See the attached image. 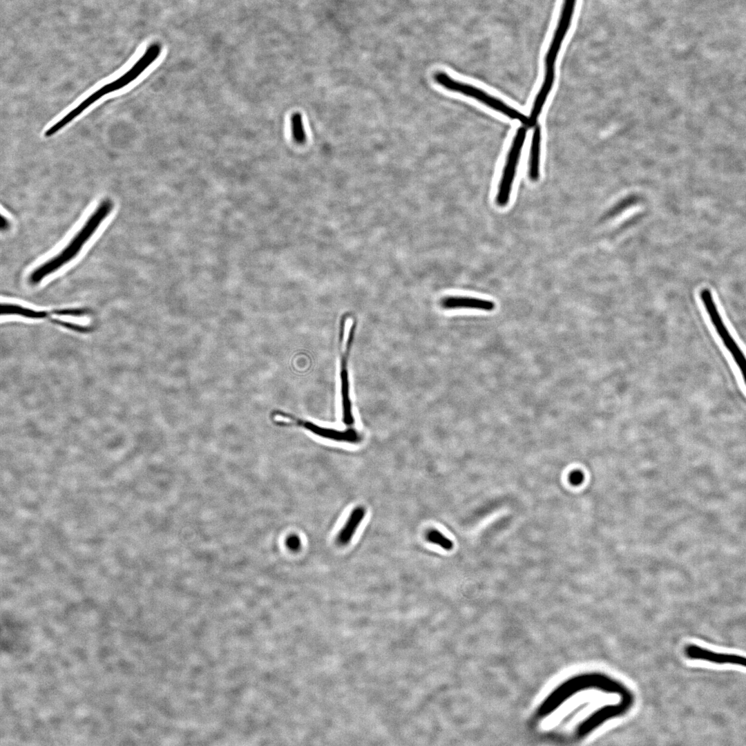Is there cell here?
I'll return each mask as SVG.
<instances>
[{
  "label": "cell",
  "instance_id": "12",
  "mask_svg": "<svg viewBox=\"0 0 746 746\" xmlns=\"http://www.w3.org/2000/svg\"><path fill=\"white\" fill-rule=\"evenodd\" d=\"M290 123L294 140L297 144H303L306 141V132L301 114L298 112L293 113L291 116Z\"/></svg>",
  "mask_w": 746,
  "mask_h": 746
},
{
  "label": "cell",
  "instance_id": "14",
  "mask_svg": "<svg viewBox=\"0 0 746 746\" xmlns=\"http://www.w3.org/2000/svg\"><path fill=\"white\" fill-rule=\"evenodd\" d=\"M286 545L292 551H297L301 547V540L296 535H291L287 538Z\"/></svg>",
  "mask_w": 746,
  "mask_h": 746
},
{
  "label": "cell",
  "instance_id": "4",
  "mask_svg": "<svg viewBox=\"0 0 746 746\" xmlns=\"http://www.w3.org/2000/svg\"><path fill=\"white\" fill-rule=\"evenodd\" d=\"M271 414L274 421L278 423L298 426L327 441L342 443H358L361 439L360 434L354 429L338 430L324 427L279 410L273 412Z\"/></svg>",
  "mask_w": 746,
  "mask_h": 746
},
{
  "label": "cell",
  "instance_id": "8",
  "mask_svg": "<svg viewBox=\"0 0 746 746\" xmlns=\"http://www.w3.org/2000/svg\"><path fill=\"white\" fill-rule=\"evenodd\" d=\"M440 304L446 309H472L490 312L495 308V303L492 300L468 296H446L441 300Z\"/></svg>",
  "mask_w": 746,
  "mask_h": 746
},
{
  "label": "cell",
  "instance_id": "1",
  "mask_svg": "<svg viewBox=\"0 0 746 746\" xmlns=\"http://www.w3.org/2000/svg\"><path fill=\"white\" fill-rule=\"evenodd\" d=\"M113 208L112 200H103L68 244L56 255L41 264L30 273L29 282L32 285H37L48 276L56 272L72 261L97 231Z\"/></svg>",
  "mask_w": 746,
  "mask_h": 746
},
{
  "label": "cell",
  "instance_id": "5",
  "mask_svg": "<svg viewBox=\"0 0 746 746\" xmlns=\"http://www.w3.org/2000/svg\"><path fill=\"white\" fill-rule=\"evenodd\" d=\"M526 128L523 126L517 129L508 154L496 196V203L499 207H505L509 202L516 169L526 140Z\"/></svg>",
  "mask_w": 746,
  "mask_h": 746
},
{
  "label": "cell",
  "instance_id": "16",
  "mask_svg": "<svg viewBox=\"0 0 746 746\" xmlns=\"http://www.w3.org/2000/svg\"><path fill=\"white\" fill-rule=\"evenodd\" d=\"M10 223L8 220L3 215L1 217L0 227L2 231L7 230L9 228Z\"/></svg>",
  "mask_w": 746,
  "mask_h": 746
},
{
  "label": "cell",
  "instance_id": "15",
  "mask_svg": "<svg viewBox=\"0 0 746 746\" xmlns=\"http://www.w3.org/2000/svg\"><path fill=\"white\" fill-rule=\"evenodd\" d=\"M584 479V474L580 470L572 471L568 477L570 483L573 486L580 485Z\"/></svg>",
  "mask_w": 746,
  "mask_h": 746
},
{
  "label": "cell",
  "instance_id": "9",
  "mask_svg": "<svg viewBox=\"0 0 746 746\" xmlns=\"http://www.w3.org/2000/svg\"><path fill=\"white\" fill-rule=\"evenodd\" d=\"M365 516V509L362 506H357L351 512L344 526L337 535L338 544L343 546L350 543Z\"/></svg>",
  "mask_w": 746,
  "mask_h": 746
},
{
  "label": "cell",
  "instance_id": "3",
  "mask_svg": "<svg viewBox=\"0 0 746 746\" xmlns=\"http://www.w3.org/2000/svg\"><path fill=\"white\" fill-rule=\"evenodd\" d=\"M434 79L436 82L445 88L476 99L487 106L500 112L509 118L519 120L525 125V126L528 127V117L501 100L490 95L484 90L472 85L455 80L443 72L435 73Z\"/></svg>",
  "mask_w": 746,
  "mask_h": 746
},
{
  "label": "cell",
  "instance_id": "2",
  "mask_svg": "<svg viewBox=\"0 0 746 746\" xmlns=\"http://www.w3.org/2000/svg\"><path fill=\"white\" fill-rule=\"evenodd\" d=\"M161 45L159 43L155 42L151 44L131 68L122 76L110 83L104 85L93 93L75 108L68 112L56 123L52 124L45 131V137H49L56 134L59 131L82 113L92 104L95 103L108 93L123 88L131 82L134 81L157 59L161 52Z\"/></svg>",
  "mask_w": 746,
  "mask_h": 746
},
{
  "label": "cell",
  "instance_id": "7",
  "mask_svg": "<svg viewBox=\"0 0 746 746\" xmlns=\"http://www.w3.org/2000/svg\"><path fill=\"white\" fill-rule=\"evenodd\" d=\"M688 658L716 664H731L746 667V657L736 654L717 653L696 644L689 645L685 650Z\"/></svg>",
  "mask_w": 746,
  "mask_h": 746
},
{
  "label": "cell",
  "instance_id": "6",
  "mask_svg": "<svg viewBox=\"0 0 746 746\" xmlns=\"http://www.w3.org/2000/svg\"><path fill=\"white\" fill-rule=\"evenodd\" d=\"M350 336H342L340 359V391L341 399L342 421L348 425H352L354 418L352 412L350 399L348 357L350 345Z\"/></svg>",
  "mask_w": 746,
  "mask_h": 746
},
{
  "label": "cell",
  "instance_id": "11",
  "mask_svg": "<svg viewBox=\"0 0 746 746\" xmlns=\"http://www.w3.org/2000/svg\"><path fill=\"white\" fill-rule=\"evenodd\" d=\"M2 316L15 315L32 319H40L52 315L51 312L32 309L19 305L2 303L1 306Z\"/></svg>",
  "mask_w": 746,
  "mask_h": 746
},
{
  "label": "cell",
  "instance_id": "10",
  "mask_svg": "<svg viewBox=\"0 0 746 746\" xmlns=\"http://www.w3.org/2000/svg\"><path fill=\"white\" fill-rule=\"evenodd\" d=\"M534 127L528 165V177L533 182L537 181L539 177V155L542 135L539 125L536 124Z\"/></svg>",
  "mask_w": 746,
  "mask_h": 746
},
{
  "label": "cell",
  "instance_id": "13",
  "mask_svg": "<svg viewBox=\"0 0 746 746\" xmlns=\"http://www.w3.org/2000/svg\"><path fill=\"white\" fill-rule=\"evenodd\" d=\"M426 538L430 542L437 544L446 550H451L453 547L452 541L437 530H430L426 534Z\"/></svg>",
  "mask_w": 746,
  "mask_h": 746
}]
</instances>
